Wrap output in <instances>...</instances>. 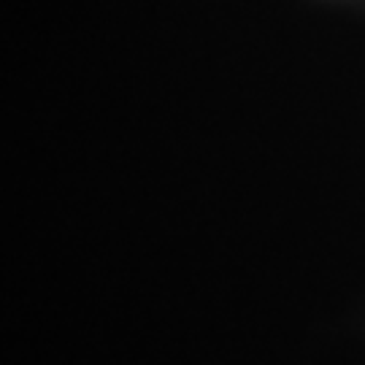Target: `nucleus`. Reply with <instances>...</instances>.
Here are the masks:
<instances>
[]
</instances>
